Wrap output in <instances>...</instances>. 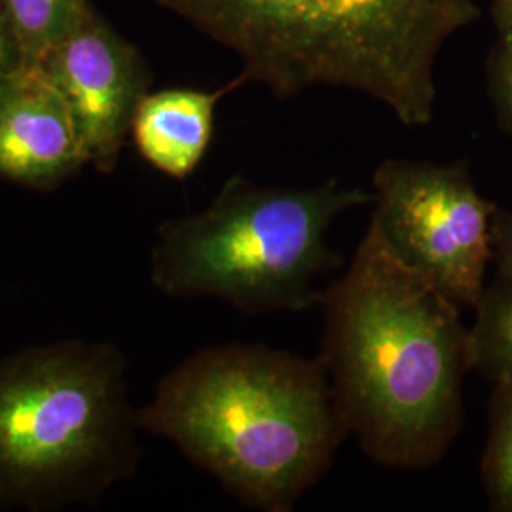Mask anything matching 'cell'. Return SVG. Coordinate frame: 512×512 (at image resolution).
I'll use <instances>...</instances> for the list:
<instances>
[{"instance_id": "6da1fadb", "label": "cell", "mask_w": 512, "mask_h": 512, "mask_svg": "<svg viewBox=\"0 0 512 512\" xmlns=\"http://www.w3.org/2000/svg\"><path fill=\"white\" fill-rule=\"evenodd\" d=\"M319 308V359L366 456L408 471L439 463L461 429L473 370L463 308L393 255L370 222Z\"/></svg>"}, {"instance_id": "277c9868", "label": "cell", "mask_w": 512, "mask_h": 512, "mask_svg": "<svg viewBox=\"0 0 512 512\" xmlns=\"http://www.w3.org/2000/svg\"><path fill=\"white\" fill-rule=\"evenodd\" d=\"M128 361L110 342L63 340L0 361V505H97L135 475Z\"/></svg>"}, {"instance_id": "5b68a950", "label": "cell", "mask_w": 512, "mask_h": 512, "mask_svg": "<svg viewBox=\"0 0 512 512\" xmlns=\"http://www.w3.org/2000/svg\"><path fill=\"white\" fill-rule=\"evenodd\" d=\"M374 194L329 179L310 188L230 177L200 213L167 220L150 253L152 285L175 298H219L247 313L321 306L319 277L340 266L332 224Z\"/></svg>"}, {"instance_id": "5bb4252c", "label": "cell", "mask_w": 512, "mask_h": 512, "mask_svg": "<svg viewBox=\"0 0 512 512\" xmlns=\"http://www.w3.org/2000/svg\"><path fill=\"white\" fill-rule=\"evenodd\" d=\"M494 262L497 274L512 277V215L497 211L494 219Z\"/></svg>"}, {"instance_id": "52a82bcc", "label": "cell", "mask_w": 512, "mask_h": 512, "mask_svg": "<svg viewBox=\"0 0 512 512\" xmlns=\"http://www.w3.org/2000/svg\"><path fill=\"white\" fill-rule=\"evenodd\" d=\"M37 67L71 110L88 164L101 173L114 171L150 86L139 50L92 10Z\"/></svg>"}, {"instance_id": "8fae6325", "label": "cell", "mask_w": 512, "mask_h": 512, "mask_svg": "<svg viewBox=\"0 0 512 512\" xmlns=\"http://www.w3.org/2000/svg\"><path fill=\"white\" fill-rule=\"evenodd\" d=\"M469 327L471 365L484 376L512 380V277L499 275L476 302Z\"/></svg>"}, {"instance_id": "8992f818", "label": "cell", "mask_w": 512, "mask_h": 512, "mask_svg": "<svg viewBox=\"0 0 512 512\" xmlns=\"http://www.w3.org/2000/svg\"><path fill=\"white\" fill-rule=\"evenodd\" d=\"M370 224L403 264L459 308H475L494 262V219L463 164L385 160L372 177Z\"/></svg>"}, {"instance_id": "4fadbf2b", "label": "cell", "mask_w": 512, "mask_h": 512, "mask_svg": "<svg viewBox=\"0 0 512 512\" xmlns=\"http://www.w3.org/2000/svg\"><path fill=\"white\" fill-rule=\"evenodd\" d=\"M494 97L505 124L512 129V37L501 38L494 67Z\"/></svg>"}, {"instance_id": "9c48e42d", "label": "cell", "mask_w": 512, "mask_h": 512, "mask_svg": "<svg viewBox=\"0 0 512 512\" xmlns=\"http://www.w3.org/2000/svg\"><path fill=\"white\" fill-rule=\"evenodd\" d=\"M241 84L238 78L215 92L190 88L148 92L131 124L139 154L171 179L183 181L192 175L211 145L220 99Z\"/></svg>"}, {"instance_id": "9a60e30c", "label": "cell", "mask_w": 512, "mask_h": 512, "mask_svg": "<svg viewBox=\"0 0 512 512\" xmlns=\"http://www.w3.org/2000/svg\"><path fill=\"white\" fill-rule=\"evenodd\" d=\"M21 65H23V61H21L16 38L12 35L10 25L0 8V74L10 73Z\"/></svg>"}, {"instance_id": "2e32d148", "label": "cell", "mask_w": 512, "mask_h": 512, "mask_svg": "<svg viewBox=\"0 0 512 512\" xmlns=\"http://www.w3.org/2000/svg\"><path fill=\"white\" fill-rule=\"evenodd\" d=\"M494 16L501 38L512 37V0H494Z\"/></svg>"}, {"instance_id": "30bf717a", "label": "cell", "mask_w": 512, "mask_h": 512, "mask_svg": "<svg viewBox=\"0 0 512 512\" xmlns=\"http://www.w3.org/2000/svg\"><path fill=\"white\" fill-rule=\"evenodd\" d=\"M23 65H37L57 40L92 14L88 0H0Z\"/></svg>"}, {"instance_id": "7a4b0ae2", "label": "cell", "mask_w": 512, "mask_h": 512, "mask_svg": "<svg viewBox=\"0 0 512 512\" xmlns=\"http://www.w3.org/2000/svg\"><path fill=\"white\" fill-rule=\"evenodd\" d=\"M137 421L264 512L293 511L349 435L319 357L241 342L188 355Z\"/></svg>"}, {"instance_id": "3957f363", "label": "cell", "mask_w": 512, "mask_h": 512, "mask_svg": "<svg viewBox=\"0 0 512 512\" xmlns=\"http://www.w3.org/2000/svg\"><path fill=\"white\" fill-rule=\"evenodd\" d=\"M243 61L277 97L313 86L370 95L408 128L433 120L444 42L475 0H158Z\"/></svg>"}, {"instance_id": "7c38bea8", "label": "cell", "mask_w": 512, "mask_h": 512, "mask_svg": "<svg viewBox=\"0 0 512 512\" xmlns=\"http://www.w3.org/2000/svg\"><path fill=\"white\" fill-rule=\"evenodd\" d=\"M482 478L495 511L512 512V380L495 382Z\"/></svg>"}, {"instance_id": "ba28073f", "label": "cell", "mask_w": 512, "mask_h": 512, "mask_svg": "<svg viewBox=\"0 0 512 512\" xmlns=\"http://www.w3.org/2000/svg\"><path fill=\"white\" fill-rule=\"evenodd\" d=\"M88 164L71 110L37 65L0 74V177L54 190Z\"/></svg>"}]
</instances>
